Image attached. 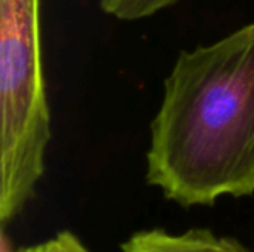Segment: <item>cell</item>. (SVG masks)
<instances>
[{
  "label": "cell",
  "mask_w": 254,
  "mask_h": 252,
  "mask_svg": "<svg viewBox=\"0 0 254 252\" xmlns=\"http://www.w3.org/2000/svg\"><path fill=\"white\" fill-rule=\"evenodd\" d=\"M16 252H58V250H57L55 239H51L48 242L37 244V245H33V247H28V248H21Z\"/></svg>",
  "instance_id": "6"
},
{
  "label": "cell",
  "mask_w": 254,
  "mask_h": 252,
  "mask_svg": "<svg viewBox=\"0 0 254 252\" xmlns=\"http://www.w3.org/2000/svg\"><path fill=\"white\" fill-rule=\"evenodd\" d=\"M51 113L40 0H0V221L19 215L45 172Z\"/></svg>",
  "instance_id": "2"
},
{
  "label": "cell",
  "mask_w": 254,
  "mask_h": 252,
  "mask_svg": "<svg viewBox=\"0 0 254 252\" xmlns=\"http://www.w3.org/2000/svg\"><path fill=\"white\" fill-rule=\"evenodd\" d=\"M146 181L182 206L254 193V22L182 50L150 123Z\"/></svg>",
  "instance_id": "1"
},
{
  "label": "cell",
  "mask_w": 254,
  "mask_h": 252,
  "mask_svg": "<svg viewBox=\"0 0 254 252\" xmlns=\"http://www.w3.org/2000/svg\"><path fill=\"white\" fill-rule=\"evenodd\" d=\"M0 252H16L13 251L12 241L9 239V236H7L4 229H1V233H0Z\"/></svg>",
  "instance_id": "7"
},
{
  "label": "cell",
  "mask_w": 254,
  "mask_h": 252,
  "mask_svg": "<svg viewBox=\"0 0 254 252\" xmlns=\"http://www.w3.org/2000/svg\"><path fill=\"white\" fill-rule=\"evenodd\" d=\"M121 252H254L240 241L219 236L208 229L170 233L150 229L134 233L121 245Z\"/></svg>",
  "instance_id": "3"
},
{
  "label": "cell",
  "mask_w": 254,
  "mask_h": 252,
  "mask_svg": "<svg viewBox=\"0 0 254 252\" xmlns=\"http://www.w3.org/2000/svg\"><path fill=\"white\" fill-rule=\"evenodd\" d=\"M179 0H100V9L121 21H138L176 4Z\"/></svg>",
  "instance_id": "4"
},
{
  "label": "cell",
  "mask_w": 254,
  "mask_h": 252,
  "mask_svg": "<svg viewBox=\"0 0 254 252\" xmlns=\"http://www.w3.org/2000/svg\"><path fill=\"white\" fill-rule=\"evenodd\" d=\"M54 239L58 252H89L80 239L70 232H61Z\"/></svg>",
  "instance_id": "5"
}]
</instances>
